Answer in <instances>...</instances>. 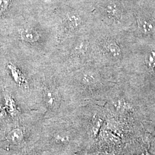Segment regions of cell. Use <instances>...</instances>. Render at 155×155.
I'll use <instances>...</instances> for the list:
<instances>
[{
	"label": "cell",
	"mask_w": 155,
	"mask_h": 155,
	"mask_svg": "<svg viewBox=\"0 0 155 155\" xmlns=\"http://www.w3.org/2000/svg\"><path fill=\"white\" fill-rule=\"evenodd\" d=\"M101 51L109 59L116 61L122 58V50L120 45L113 39H106L102 45Z\"/></svg>",
	"instance_id": "obj_1"
},
{
	"label": "cell",
	"mask_w": 155,
	"mask_h": 155,
	"mask_svg": "<svg viewBox=\"0 0 155 155\" xmlns=\"http://www.w3.org/2000/svg\"><path fill=\"white\" fill-rule=\"evenodd\" d=\"M104 12L106 17L109 18V21L120 25L123 18V11L120 6L115 2H111L106 6Z\"/></svg>",
	"instance_id": "obj_2"
},
{
	"label": "cell",
	"mask_w": 155,
	"mask_h": 155,
	"mask_svg": "<svg viewBox=\"0 0 155 155\" xmlns=\"http://www.w3.org/2000/svg\"><path fill=\"white\" fill-rule=\"evenodd\" d=\"M64 22L67 28L71 32L79 30L83 25V20L79 15L74 12L67 14L64 18Z\"/></svg>",
	"instance_id": "obj_3"
},
{
	"label": "cell",
	"mask_w": 155,
	"mask_h": 155,
	"mask_svg": "<svg viewBox=\"0 0 155 155\" xmlns=\"http://www.w3.org/2000/svg\"><path fill=\"white\" fill-rule=\"evenodd\" d=\"M7 67L11 71L12 76L14 81L19 86L26 88L28 86L27 80L18 67L12 63H8L7 64Z\"/></svg>",
	"instance_id": "obj_4"
},
{
	"label": "cell",
	"mask_w": 155,
	"mask_h": 155,
	"mask_svg": "<svg viewBox=\"0 0 155 155\" xmlns=\"http://www.w3.org/2000/svg\"><path fill=\"white\" fill-rule=\"evenodd\" d=\"M137 21L139 30L144 35H152L155 32V22L151 19L147 17H139Z\"/></svg>",
	"instance_id": "obj_5"
},
{
	"label": "cell",
	"mask_w": 155,
	"mask_h": 155,
	"mask_svg": "<svg viewBox=\"0 0 155 155\" xmlns=\"http://www.w3.org/2000/svg\"><path fill=\"white\" fill-rule=\"evenodd\" d=\"M43 98L45 104L50 108L55 107L58 104V95L56 90L52 88H45L43 93Z\"/></svg>",
	"instance_id": "obj_6"
},
{
	"label": "cell",
	"mask_w": 155,
	"mask_h": 155,
	"mask_svg": "<svg viewBox=\"0 0 155 155\" xmlns=\"http://www.w3.org/2000/svg\"><path fill=\"white\" fill-rule=\"evenodd\" d=\"M20 36L23 41L28 43L38 42L40 38L39 32L31 28L22 29L20 32Z\"/></svg>",
	"instance_id": "obj_7"
},
{
	"label": "cell",
	"mask_w": 155,
	"mask_h": 155,
	"mask_svg": "<svg viewBox=\"0 0 155 155\" xmlns=\"http://www.w3.org/2000/svg\"><path fill=\"white\" fill-rule=\"evenodd\" d=\"M24 137V134L22 130L20 129L16 128L10 131L7 136V140L12 144L17 145L22 142Z\"/></svg>",
	"instance_id": "obj_8"
},
{
	"label": "cell",
	"mask_w": 155,
	"mask_h": 155,
	"mask_svg": "<svg viewBox=\"0 0 155 155\" xmlns=\"http://www.w3.org/2000/svg\"><path fill=\"white\" fill-rule=\"evenodd\" d=\"M144 63L151 71H155V50L150 51L145 56Z\"/></svg>",
	"instance_id": "obj_9"
},
{
	"label": "cell",
	"mask_w": 155,
	"mask_h": 155,
	"mask_svg": "<svg viewBox=\"0 0 155 155\" xmlns=\"http://www.w3.org/2000/svg\"><path fill=\"white\" fill-rule=\"evenodd\" d=\"M5 101L6 108L9 113L12 115L15 114L16 112V106L15 102L12 98L11 95L9 94H5Z\"/></svg>",
	"instance_id": "obj_10"
},
{
	"label": "cell",
	"mask_w": 155,
	"mask_h": 155,
	"mask_svg": "<svg viewBox=\"0 0 155 155\" xmlns=\"http://www.w3.org/2000/svg\"><path fill=\"white\" fill-rule=\"evenodd\" d=\"M10 0H0V15L4 14L9 8Z\"/></svg>",
	"instance_id": "obj_11"
},
{
	"label": "cell",
	"mask_w": 155,
	"mask_h": 155,
	"mask_svg": "<svg viewBox=\"0 0 155 155\" xmlns=\"http://www.w3.org/2000/svg\"><path fill=\"white\" fill-rule=\"evenodd\" d=\"M54 139L56 143H58L60 144H64L67 142H68L69 140L68 137L67 136L62 135L61 134H57L55 135Z\"/></svg>",
	"instance_id": "obj_12"
},
{
	"label": "cell",
	"mask_w": 155,
	"mask_h": 155,
	"mask_svg": "<svg viewBox=\"0 0 155 155\" xmlns=\"http://www.w3.org/2000/svg\"><path fill=\"white\" fill-rule=\"evenodd\" d=\"M4 115H5L4 109L1 106H0V119L4 116Z\"/></svg>",
	"instance_id": "obj_13"
},
{
	"label": "cell",
	"mask_w": 155,
	"mask_h": 155,
	"mask_svg": "<svg viewBox=\"0 0 155 155\" xmlns=\"http://www.w3.org/2000/svg\"><path fill=\"white\" fill-rule=\"evenodd\" d=\"M150 155V153H147V152H146V153H141V154H139V155Z\"/></svg>",
	"instance_id": "obj_14"
},
{
	"label": "cell",
	"mask_w": 155,
	"mask_h": 155,
	"mask_svg": "<svg viewBox=\"0 0 155 155\" xmlns=\"http://www.w3.org/2000/svg\"><path fill=\"white\" fill-rule=\"evenodd\" d=\"M44 1H45V2H50L52 1V0H44Z\"/></svg>",
	"instance_id": "obj_15"
}]
</instances>
